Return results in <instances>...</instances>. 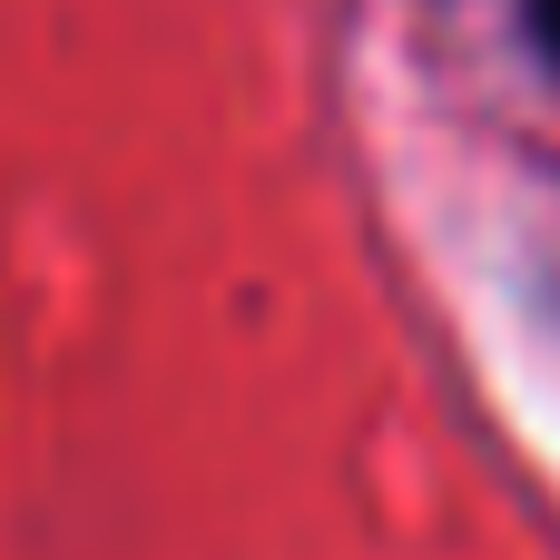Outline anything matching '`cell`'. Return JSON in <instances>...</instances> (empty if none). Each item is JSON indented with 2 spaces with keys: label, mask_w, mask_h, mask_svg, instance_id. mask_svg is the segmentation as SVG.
<instances>
[{
  "label": "cell",
  "mask_w": 560,
  "mask_h": 560,
  "mask_svg": "<svg viewBox=\"0 0 560 560\" xmlns=\"http://www.w3.org/2000/svg\"><path fill=\"white\" fill-rule=\"evenodd\" d=\"M522 30H532V49L551 59V79H560V0H522Z\"/></svg>",
  "instance_id": "cell-1"
}]
</instances>
